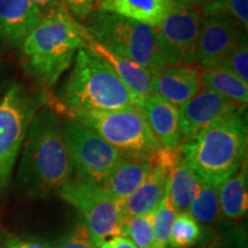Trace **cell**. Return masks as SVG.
<instances>
[{
	"instance_id": "4dcf8cb0",
	"label": "cell",
	"mask_w": 248,
	"mask_h": 248,
	"mask_svg": "<svg viewBox=\"0 0 248 248\" xmlns=\"http://www.w3.org/2000/svg\"><path fill=\"white\" fill-rule=\"evenodd\" d=\"M2 248H47L44 245L35 243V241H28L20 239V238L9 235L4 240Z\"/></svg>"
},
{
	"instance_id": "7402d4cb",
	"label": "cell",
	"mask_w": 248,
	"mask_h": 248,
	"mask_svg": "<svg viewBox=\"0 0 248 248\" xmlns=\"http://www.w3.org/2000/svg\"><path fill=\"white\" fill-rule=\"evenodd\" d=\"M201 86L212 90L237 104L246 106L248 84L224 68H207L201 71Z\"/></svg>"
},
{
	"instance_id": "9a60e30c",
	"label": "cell",
	"mask_w": 248,
	"mask_h": 248,
	"mask_svg": "<svg viewBox=\"0 0 248 248\" xmlns=\"http://www.w3.org/2000/svg\"><path fill=\"white\" fill-rule=\"evenodd\" d=\"M42 17L30 0H0V37L18 47Z\"/></svg>"
},
{
	"instance_id": "e575fe53",
	"label": "cell",
	"mask_w": 248,
	"mask_h": 248,
	"mask_svg": "<svg viewBox=\"0 0 248 248\" xmlns=\"http://www.w3.org/2000/svg\"><path fill=\"white\" fill-rule=\"evenodd\" d=\"M6 86H7V80L4 79V77L0 75V97H1V94L4 93Z\"/></svg>"
},
{
	"instance_id": "2e32d148",
	"label": "cell",
	"mask_w": 248,
	"mask_h": 248,
	"mask_svg": "<svg viewBox=\"0 0 248 248\" xmlns=\"http://www.w3.org/2000/svg\"><path fill=\"white\" fill-rule=\"evenodd\" d=\"M86 47L99 55L113 68L122 83L139 100L153 93V73L129 59L121 57L94 42L88 33Z\"/></svg>"
},
{
	"instance_id": "484cf974",
	"label": "cell",
	"mask_w": 248,
	"mask_h": 248,
	"mask_svg": "<svg viewBox=\"0 0 248 248\" xmlns=\"http://www.w3.org/2000/svg\"><path fill=\"white\" fill-rule=\"evenodd\" d=\"M200 226L187 212L178 213L173 221L170 233V247L187 248L199 240Z\"/></svg>"
},
{
	"instance_id": "8d00e7d4",
	"label": "cell",
	"mask_w": 248,
	"mask_h": 248,
	"mask_svg": "<svg viewBox=\"0 0 248 248\" xmlns=\"http://www.w3.org/2000/svg\"><path fill=\"white\" fill-rule=\"evenodd\" d=\"M0 38H1V37H0Z\"/></svg>"
},
{
	"instance_id": "d6a6232c",
	"label": "cell",
	"mask_w": 248,
	"mask_h": 248,
	"mask_svg": "<svg viewBox=\"0 0 248 248\" xmlns=\"http://www.w3.org/2000/svg\"><path fill=\"white\" fill-rule=\"evenodd\" d=\"M37 8L42 12V14H47L51 11H53L59 6L63 5L61 0H30Z\"/></svg>"
},
{
	"instance_id": "3957f363",
	"label": "cell",
	"mask_w": 248,
	"mask_h": 248,
	"mask_svg": "<svg viewBox=\"0 0 248 248\" xmlns=\"http://www.w3.org/2000/svg\"><path fill=\"white\" fill-rule=\"evenodd\" d=\"M244 108L213 121L181 147V155L202 182L221 186L245 163L247 123Z\"/></svg>"
},
{
	"instance_id": "8fae6325",
	"label": "cell",
	"mask_w": 248,
	"mask_h": 248,
	"mask_svg": "<svg viewBox=\"0 0 248 248\" xmlns=\"http://www.w3.org/2000/svg\"><path fill=\"white\" fill-rule=\"evenodd\" d=\"M245 31L239 22L229 16H203L197 42V62L203 69L219 67L243 38Z\"/></svg>"
},
{
	"instance_id": "603a6c76",
	"label": "cell",
	"mask_w": 248,
	"mask_h": 248,
	"mask_svg": "<svg viewBox=\"0 0 248 248\" xmlns=\"http://www.w3.org/2000/svg\"><path fill=\"white\" fill-rule=\"evenodd\" d=\"M187 210V213L198 223H210L215 221L221 212L219 186L201 182L200 190Z\"/></svg>"
},
{
	"instance_id": "ffe728a7",
	"label": "cell",
	"mask_w": 248,
	"mask_h": 248,
	"mask_svg": "<svg viewBox=\"0 0 248 248\" xmlns=\"http://www.w3.org/2000/svg\"><path fill=\"white\" fill-rule=\"evenodd\" d=\"M168 175L169 198L177 213L186 212L200 190L201 179L191 166L179 155L170 164Z\"/></svg>"
},
{
	"instance_id": "4316f807",
	"label": "cell",
	"mask_w": 248,
	"mask_h": 248,
	"mask_svg": "<svg viewBox=\"0 0 248 248\" xmlns=\"http://www.w3.org/2000/svg\"><path fill=\"white\" fill-rule=\"evenodd\" d=\"M201 15H224L239 22L245 29L248 27V0H213L201 9Z\"/></svg>"
},
{
	"instance_id": "836d02e7",
	"label": "cell",
	"mask_w": 248,
	"mask_h": 248,
	"mask_svg": "<svg viewBox=\"0 0 248 248\" xmlns=\"http://www.w3.org/2000/svg\"><path fill=\"white\" fill-rule=\"evenodd\" d=\"M175 1L183 6H186V7H188V8L197 9L198 7H203L204 5L212 2L213 0H175Z\"/></svg>"
},
{
	"instance_id": "f546056e",
	"label": "cell",
	"mask_w": 248,
	"mask_h": 248,
	"mask_svg": "<svg viewBox=\"0 0 248 248\" xmlns=\"http://www.w3.org/2000/svg\"><path fill=\"white\" fill-rule=\"evenodd\" d=\"M62 4L70 11L71 16H75L80 20H85L92 12H94V6L97 0H61Z\"/></svg>"
},
{
	"instance_id": "cb8c5ba5",
	"label": "cell",
	"mask_w": 248,
	"mask_h": 248,
	"mask_svg": "<svg viewBox=\"0 0 248 248\" xmlns=\"http://www.w3.org/2000/svg\"><path fill=\"white\" fill-rule=\"evenodd\" d=\"M177 214L170 201L168 184H167L163 199L153 213L154 248H170V233Z\"/></svg>"
},
{
	"instance_id": "d4e9b609",
	"label": "cell",
	"mask_w": 248,
	"mask_h": 248,
	"mask_svg": "<svg viewBox=\"0 0 248 248\" xmlns=\"http://www.w3.org/2000/svg\"><path fill=\"white\" fill-rule=\"evenodd\" d=\"M121 235L129 238L137 248H154L153 214L124 218Z\"/></svg>"
},
{
	"instance_id": "83f0119b",
	"label": "cell",
	"mask_w": 248,
	"mask_h": 248,
	"mask_svg": "<svg viewBox=\"0 0 248 248\" xmlns=\"http://www.w3.org/2000/svg\"><path fill=\"white\" fill-rule=\"evenodd\" d=\"M219 67L234 74L235 76H238L248 84V43L246 33L238 42V44L234 46Z\"/></svg>"
},
{
	"instance_id": "d6986e66",
	"label": "cell",
	"mask_w": 248,
	"mask_h": 248,
	"mask_svg": "<svg viewBox=\"0 0 248 248\" xmlns=\"http://www.w3.org/2000/svg\"><path fill=\"white\" fill-rule=\"evenodd\" d=\"M153 166V160L124 157L100 185L124 202L146 179Z\"/></svg>"
},
{
	"instance_id": "ba28073f",
	"label": "cell",
	"mask_w": 248,
	"mask_h": 248,
	"mask_svg": "<svg viewBox=\"0 0 248 248\" xmlns=\"http://www.w3.org/2000/svg\"><path fill=\"white\" fill-rule=\"evenodd\" d=\"M59 193L82 214L84 224L98 248L105 241L121 235L123 202L104 186L77 176L62 186Z\"/></svg>"
},
{
	"instance_id": "6da1fadb",
	"label": "cell",
	"mask_w": 248,
	"mask_h": 248,
	"mask_svg": "<svg viewBox=\"0 0 248 248\" xmlns=\"http://www.w3.org/2000/svg\"><path fill=\"white\" fill-rule=\"evenodd\" d=\"M73 166L57 114L44 107L36 113L23 142L17 184L30 197L46 198L71 178Z\"/></svg>"
},
{
	"instance_id": "7a4b0ae2",
	"label": "cell",
	"mask_w": 248,
	"mask_h": 248,
	"mask_svg": "<svg viewBox=\"0 0 248 248\" xmlns=\"http://www.w3.org/2000/svg\"><path fill=\"white\" fill-rule=\"evenodd\" d=\"M88 31L63 5L43 15L23 40L22 64L31 78L44 88L58 83L79 49L86 47Z\"/></svg>"
},
{
	"instance_id": "52a82bcc",
	"label": "cell",
	"mask_w": 248,
	"mask_h": 248,
	"mask_svg": "<svg viewBox=\"0 0 248 248\" xmlns=\"http://www.w3.org/2000/svg\"><path fill=\"white\" fill-rule=\"evenodd\" d=\"M43 93L32 92L21 83L11 85L0 100V188L11 179L28 129L44 104Z\"/></svg>"
},
{
	"instance_id": "277c9868",
	"label": "cell",
	"mask_w": 248,
	"mask_h": 248,
	"mask_svg": "<svg viewBox=\"0 0 248 248\" xmlns=\"http://www.w3.org/2000/svg\"><path fill=\"white\" fill-rule=\"evenodd\" d=\"M58 98L74 110H117L136 107L139 99L106 61L88 47L79 49Z\"/></svg>"
},
{
	"instance_id": "30bf717a",
	"label": "cell",
	"mask_w": 248,
	"mask_h": 248,
	"mask_svg": "<svg viewBox=\"0 0 248 248\" xmlns=\"http://www.w3.org/2000/svg\"><path fill=\"white\" fill-rule=\"evenodd\" d=\"M202 15L175 1L157 29L166 67L190 66L197 62V42Z\"/></svg>"
},
{
	"instance_id": "5b68a950",
	"label": "cell",
	"mask_w": 248,
	"mask_h": 248,
	"mask_svg": "<svg viewBox=\"0 0 248 248\" xmlns=\"http://www.w3.org/2000/svg\"><path fill=\"white\" fill-rule=\"evenodd\" d=\"M85 20L90 37L104 47L152 73L166 67L156 28L99 9Z\"/></svg>"
},
{
	"instance_id": "ac0fdd59",
	"label": "cell",
	"mask_w": 248,
	"mask_h": 248,
	"mask_svg": "<svg viewBox=\"0 0 248 248\" xmlns=\"http://www.w3.org/2000/svg\"><path fill=\"white\" fill-rule=\"evenodd\" d=\"M175 5V0H100L99 11L159 28Z\"/></svg>"
},
{
	"instance_id": "7c38bea8",
	"label": "cell",
	"mask_w": 248,
	"mask_h": 248,
	"mask_svg": "<svg viewBox=\"0 0 248 248\" xmlns=\"http://www.w3.org/2000/svg\"><path fill=\"white\" fill-rule=\"evenodd\" d=\"M243 107L246 106L201 86L190 100L178 108L182 140L186 141L213 121Z\"/></svg>"
},
{
	"instance_id": "9c48e42d",
	"label": "cell",
	"mask_w": 248,
	"mask_h": 248,
	"mask_svg": "<svg viewBox=\"0 0 248 248\" xmlns=\"http://www.w3.org/2000/svg\"><path fill=\"white\" fill-rule=\"evenodd\" d=\"M73 169L78 177L101 184L124 157L116 148L97 132L75 120H67L62 125Z\"/></svg>"
},
{
	"instance_id": "1f68e13d",
	"label": "cell",
	"mask_w": 248,
	"mask_h": 248,
	"mask_svg": "<svg viewBox=\"0 0 248 248\" xmlns=\"http://www.w3.org/2000/svg\"><path fill=\"white\" fill-rule=\"evenodd\" d=\"M99 248H137V247H136V245L133 244L129 238L119 235V237H114L109 240L105 241V243L102 244Z\"/></svg>"
},
{
	"instance_id": "5bb4252c",
	"label": "cell",
	"mask_w": 248,
	"mask_h": 248,
	"mask_svg": "<svg viewBox=\"0 0 248 248\" xmlns=\"http://www.w3.org/2000/svg\"><path fill=\"white\" fill-rule=\"evenodd\" d=\"M138 106L161 146L178 150L183 141L178 108L154 93L142 98Z\"/></svg>"
},
{
	"instance_id": "d590c367",
	"label": "cell",
	"mask_w": 248,
	"mask_h": 248,
	"mask_svg": "<svg viewBox=\"0 0 248 248\" xmlns=\"http://www.w3.org/2000/svg\"><path fill=\"white\" fill-rule=\"evenodd\" d=\"M99 1H100V0H97V2H99Z\"/></svg>"
},
{
	"instance_id": "44dd1931",
	"label": "cell",
	"mask_w": 248,
	"mask_h": 248,
	"mask_svg": "<svg viewBox=\"0 0 248 248\" xmlns=\"http://www.w3.org/2000/svg\"><path fill=\"white\" fill-rule=\"evenodd\" d=\"M248 208L247 164L245 162L239 170L219 186V209L228 218L243 217Z\"/></svg>"
},
{
	"instance_id": "e0dca14e",
	"label": "cell",
	"mask_w": 248,
	"mask_h": 248,
	"mask_svg": "<svg viewBox=\"0 0 248 248\" xmlns=\"http://www.w3.org/2000/svg\"><path fill=\"white\" fill-rule=\"evenodd\" d=\"M168 175L167 167L154 163L146 179L123 202V219L153 214L166 193Z\"/></svg>"
},
{
	"instance_id": "f1b7e54d",
	"label": "cell",
	"mask_w": 248,
	"mask_h": 248,
	"mask_svg": "<svg viewBox=\"0 0 248 248\" xmlns=\"http://www.w3.org/2000/svg\"><path fill=\"white\" fill-rule=\"evenodd\" d=\"M57 248H98L84 223H76Z\"/></svg>"
},
{
	"instance_id": "8992f818",
	"label": "cell",
	"mask_w": 248,
	"mask_h": 248,
	"mask_svg": "<svg viewBox=\"0 0 248 248\" xmlns=\"http://www.w3.org/2000/svg\"><path fill=\"white\" fill-rule=\"evenodd\" d=\"M71 119L97 132L123 157L153 160L162 146L139 106L117 110H70Z\"/></svg>"
},
{
	"instance_id": "4fadbf2b",
	"label": "cell",
	"mask_w": 248,
	"mask_h": 248,
	"mask_svg": "<svg viewBox=\"0 0 248 248\" xmlns=\"http://www.w3.org/2000/svg\"><path fill=\"white\" fill-rule=\"evenodd\" d=\"M200 78L201 69L191 64L159 68L153 71V93L178 108L199 91Z\"/></svg>"
}]
</instances>
